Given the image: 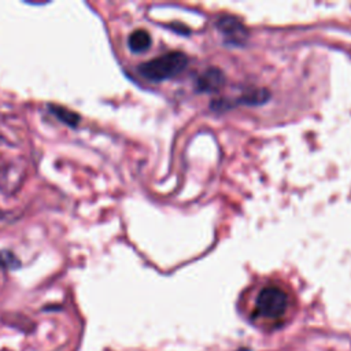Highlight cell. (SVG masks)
<instances>
[{"instance_id":"cell-6","label":"cell","mask_w":351,"mask_h":351,"mask_svg":"<svg viewBox=\"0 0 351 351\" xmlns=\"http://www.w3.org/2000/svg\"><path fill=\"white\" fill-rule=\"evenodd\" d=\"M51 111L52 114H55L62 122H64L66 125L69 126H77L78 122H80V115L73 112L69 108H64V107H59V106H51Z\"/></svg>"},{"instance_id":"cell-3","label":"cell","mask_w":351,"mask_h":351,"mask_svg":"<svg viewBox=\"0 0 351 351\" xmlns=\"http://www.w3.org/2000/svg\"><path fill=\"white\" fill-rule=\"evenodd\" d=\"M218 29L233 41H240L245 37L244 26L233 16H222L218 19Z\"/></svg>"},{"instance_id":"cell-4","label":"cell","mask_w":351,"mask_h":351,"mask_svg":"<svg viewBox=\"0 0 351 351\" xmlns=\"http://www.w3.org/2000/svg\"><path fill=\"white\" fill-rule=\"evenodd\" d=\"M128 45H129L130 51L134 53L145 52L151 47V36L147 30L137 29L129 36Z\"/></svg>"},{"instance_id":"cell-7","label":"cell","mask_w":351,"mask_h":351,"mask_svg":"<svg viewBox=\"0 0 351 351\" xmlns=\"http://www.w3.org/2000/svg\"><path fill=\"white\" fill-rule=\"evenodd\" d=\"M0 266L7 267V269H14L19 266V261L12 252L8 251H0Z\"/></svg>"},{"instance_id":"cell-5","label":"cell","mask_w":351,"mask_h":351,"mask_svg":"<svg viewBox=\"0 0 351 351\" xmlns=\"http://www.w3.org/2000/svg\"><path fill=\"white\" fill-rule=\"evenodd\" d=\"M223 84V75L219 70L217 69H211L208 71H206L197 82L199 89L202 90H214V89H219V86Z\"/></svg>"},{"instance_id":"cell-1","label":"cell","mask_w":351,"mask_h":351,"mask_svg":"<svg viewBox=\"0 0 351 351\" xmlns=\"http://www.w3.org/2000/svg\"><path fill=\"white\" fill-rule=\"evenodd\" d=\"M188 63L185 53L180 51H171L138 66V73L149 81H165L180 74Z\"/></svg>"},{"instance_id":"cell-2","label":"cell","mask_w":351,"mask_h":351,"mask_svg":"<svg viewBox=\"0 0 351 351\" xmlns=\"http://www.w3.org/2000/svg\"><path fill=\"white\" fill-rule=\"evenodd\" d=\"M289 307L288 293L278 285L263 287L255 299L254 314L265 319H278L281 318Z\"/></svg>"}]
</instances>
